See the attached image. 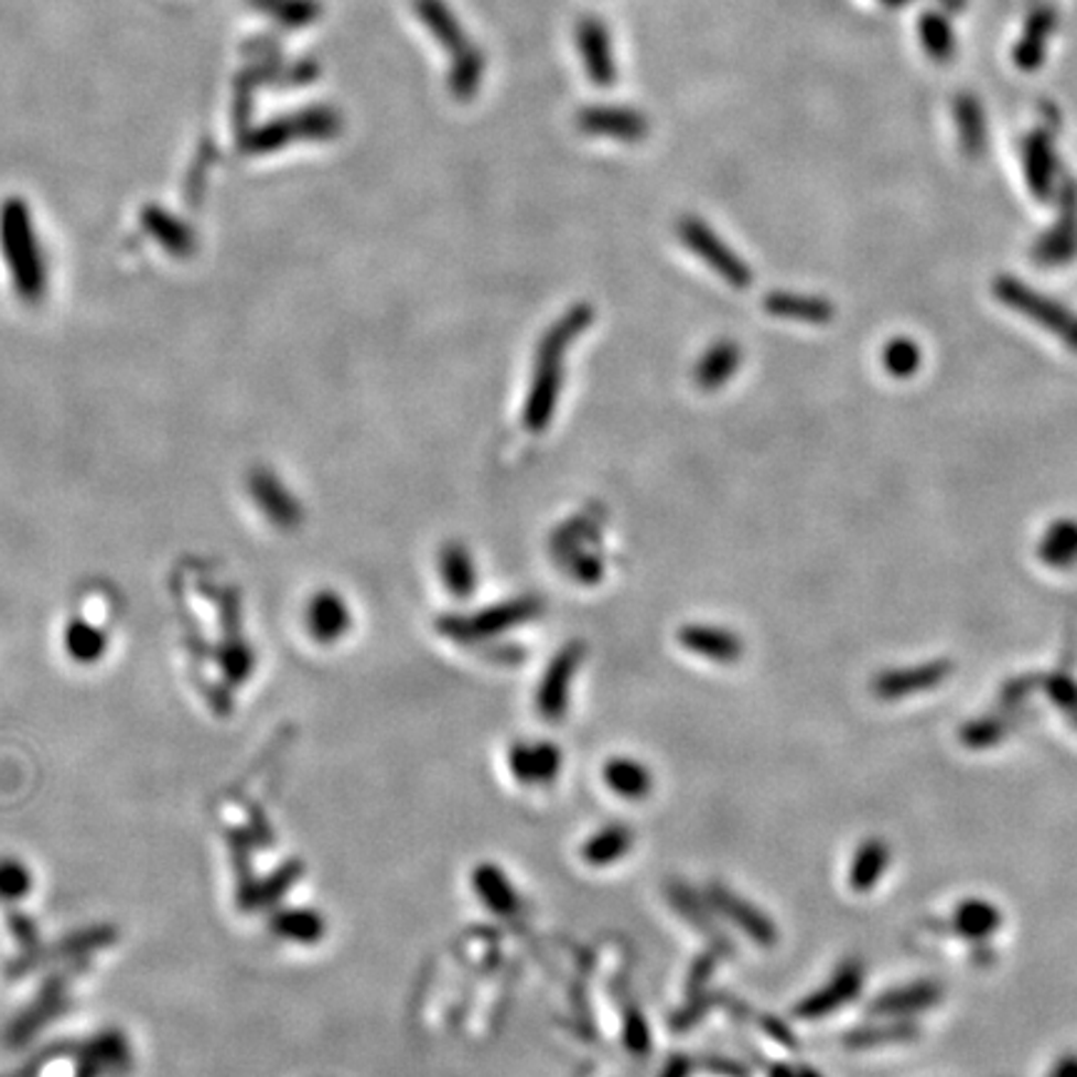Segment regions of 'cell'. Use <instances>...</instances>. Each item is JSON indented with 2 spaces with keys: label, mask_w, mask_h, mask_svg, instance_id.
<instances>
[{
  "label": "cell",
  "mask_w": 1077,
  "mask_h": 1077,
  "mask_svg": "<svg viewBox=\"0 0 1077 1077\" xmlns=\"http://www.w3.org/2000/svg\"><path fill=\"white\" fill-rule=\"evenodd\" d=\"M1000 923H1003L1000 911L988 901L960 903L956 908V915H952V926H956L960 936L968 940H986L1000 928Z\"/></svg>",
  "instance_id": "obj_20"
},
{
  "label": "cell",
  "mask_w": 1077,
  "mask_h": 1077,
  "mask_svg": "<svg viewBox=\"0 0 1077 1077\" xmlns=\"http://www.w3.org/2000/svg\"><path fill=\"white\" fill-rule=\"evenodd\" d=\"M1005 723L1000 721V719H980V721H973V723H968L966 729H962V743L970 748H986V746H993V743H998L1000 739L1005 736Z\"/></svg>",
  "instance_id": "obj_32"
},
{
  "label": "cell",
  "mask_w": 1077,
  "mask_h": 1077,
  "mask_svg": "<svg viewBox=\"0 0 1077 1077\" xmlns=\"http://www.w3.org/2000/svg\"><path fill=\"white\" fill-rule=\"evenodd\" d=\"M1027 173L1035 187H1045L1047 183V148L1043 138H1033L1027 146Z\"/></svg>",
  "instance_id": "obj_35"
},
{
  "label": "cell",
  "mask_w": 1077,
  "mask_h": 1077,
  "mask_svg": "<svg viewBox=\"0 0 1077 1077\" xmlns=\"http://www.w3.org/2000/svg\"><path fill=\"white\" fill-rule=\"evenodd\" d=\"M442 574L446 586L456 596H470L476 586V571L472 557L462 545H446L442 551Z\"/></svg>",
  "instance_id": "obj_23"
},
{
  "label": "cell",
  "mask_w": 1077,
  "mask_h": 1077,
  "mask_svg": "<svg viewBox=\"0 0 1077 1077\" xmlns=\"http://www.w3.org/2000/svg\"><path fill=\"white\" fill-rule=\"evenodd\" d=\"M577 128L596 138L642 142L649 136V118L634 108H622V105H591L577 116Z\"/></svg>",
  "instance_id": "obj_5"
},
{
  "label": "cell",
  "mask_w": 1077,
  "mask_h": 1077,
  "mask_svg": "<svg viewBox=\"0 0 1077 1077\" xmlns=\"http://www.w3.org/2000/svg\"><path fill=\"white\" fill-rule=\"evenodd\" d=\"M920 37L923 47L936 63H946L952 55V31L946 23V18L938 13H926L920 18Z\"/></svg>",
  "instance_id": "obj_28"
},
{
  "label": "cell",
  "mask_w": 1077,
  "mask_h": 1077,
  "mask_svg": "<svg viewBox=\"0 0 1077 1077\" xmlns=\"http://www.w3.org/2000/svg\"><path fill=\"white\" fill-rule=\"evenodd\" d=\"M679 644L686 651H691L696 656H703L707 661L721 664V666H733L743 659L746 654V644L739 634H733L731 628L723 626H711V624H686L679 634Z\"/></svg>",
  "instance_id": "obj_9"
},
{
  "label": "cell",
  "mask_w": 1077,
  "mask_h": 1077,
  "mask_svg": "<svg viewBox=\"0 0 1077 1077\" xmlns=\"http://www.w3.org/2000/svg\"><path fill=\"white\" fill-rule=\"evenodd\" d=\"M689 1070H691V1063L686 1060V1055H674L669 1065L664 1067L661 1077H689Z\"/></svg>",
  "instance_id": "obj_36"
},
{
  "label": "cell",
  "mask_w": 1077,
  "mask_h": 1077,
  "mask_svg": "<svg viewBox=\"0 0 1077 1077\" xmlns=\"http://www.w3.org/2000/svg\"><path fill=\"white\" fill-rule=\"evenodd\" d=\"M940 995H943V988L938 983H933V980H920V983L893 988L881 998H875L869 1008V1013L879 1017H908L940 1003Z\"/></svg>",
  "instance_id": "obj_13"
},
{
  "label": "cell",
  "mask_w": 1077,
  "mask_h": 1077,
  "mask_svg": "<svg viewBox=\"0 0 1077 1077\" xmlns=\"http://www.w3.org/2000/svg\"><path fill=\"white\" fill-rule=\"evenodd\" d=\"M948 674H950V664L946 661L908 666V669H891L875 676L871 683V691L883 701H898L903 696L933 689V686H938Z\"/></svg>",
  "instance_id": "obj_11"
},
{
  "label": "cell",
  "mask_w": 1077,
  "mask_h": 1077,
  "mask_svg": "<svg viewBox=\"0 0 1077 1077\" xmlns=\"http://www.w3.org/2000/svg\"><path fill=\"white\" fill-rule=\"evenodd\" d=\"M272 926L278 936L292 943H317L322 940V930H325V923H322L320 915H314L310 911L282 913L274 918Z\"/></svg>",
  "instance_id": "obj_25"
},
{
  "label": "cell",
  "mask_w": 1077,
  "mask_h": 1077,
  "mask_svg": "<svg viewBox=\"0 0 1077 1077\" xmlns=\"http://www.w3.org/2000/svg\"><path fill=\"white\" fill-rule=\"evenodd\" d=\"M956 118H958L962 146L968 150H978L980 142H983V116H980L978 103L970 98V95L958 98Z\"/></svg>",
  "instance_id": "obj_29"
},
{
  "label": "cell",
  "mask_w": 1077,
  "mask_h": 1077,
  "mask_svg": "<svg viewBox=\"0 0 1077 1077\" xmlns=\"http://www.w3.org/2000/svg\"><path fill=\"white\" fill-rule=\"evenodd\" d=\"M484 71H487V58H484L482 47L470 45L464 53L454 55L452 71H450V90L454 98L470 100L482 88Z\"/></svg>",
  "instance_id": "obj_21"
},
{
  "label": "cell",
  "mask_w": 1077,
  "mask_h": 1077,
  "mask_svg": "<svg viewBox=\"0 0 1077 1077\" xmlns=\"http://www.w3.org/2000/svg\"><path fill=\"white\" fill-rule=\"evenodd\" d=\"M472 888L492 913L504 915V918L519 913V893L497 863L476 865L472 871Z\"/></svg>",
  "instance_id": "obj_15"
},
{
  "label": "cell",
  "mask_w": 1077,
  "mask_h": 1077,
  "mask_svg": "<svg viewBox=\"0 0 1077 1077\" xmlns=\"http://www.w3.org/2000/svg\"><path fill=\"white\" fill-rule=\"evenodd\" d=\"M861 988H863V966L858 960H846L823 988L814 990V993H808L804 1000H800L794 1013L800 1020H821L851 1003V1000L861 993Z\"/></svg>",
  "instance_id": "obj_7"
},
{
  "label": "cell",
  "mask_w": 1077,
  "mask_h": 1077,
  "mask_svg": "<svg viewBox=\"0 0 1077 1077\" xmlns=\"http://www.w3.org/2000/svg\"><path fill=\"white\" fill-rule=\"evenodd\" d=\"M891 865V846L883 841V838H865V841L855 848V853L851 858V865H848V885L855 893H869L875 885L881 883V879L888 871Z\"/></svg>",
  "instance_id": "obj_16"
},
{
  "label": "cell",
  "mask_w": 1077,
  "mask_h": 1077,
  "mask_svg": "<svg viewBox=\"0 0 1077 1077\" xmlns=\"http://www.w3.org/2000/svg\"><path fill=\"white\" fill-rule=\"evenodd\" d=\"M634 831L624 823H612L591 833L581 846V861L591 869H606L628 855L634 848Z\"/></svg>",
  "instance_id": "obj_18"
},
{
  "label": "cell",
  "mask_w": 1077,
  "mask_h": 1077,
  "mask_svg": "<svg viewBox=\"0 0 1077 1077\" xmlns=\"http://www.w3.org/2000/svg\"><path fill=\"white\" fill-rule=\"evenodd\" d=\"M709 901L717 905V908L726 915V918L739 926L746 938L756 943L761 948H771L778 943V928L776 923L768 918V915L753 905L751 901L743 898L736 891H731L729 885L723 883H711L709 885Z\"/></svg>",
  "instance_id": "obj_6"
},
{
  "label": "cell",
  "mask_w": 1077,
  "mask_h": 1077,
  "mask_svg": "<svg viewBox=\"0 0 1077 1077\" xmlns=\"http://www.w3.org/2000/svg\"><path fill=\"white\" fill-rule=\"evenodd\" d=\"M561 766H564V753H561L557 743H531V786H551L559 778Z\"/></svg>",
  "instance_id": "obj_27"
},
{
  "label": "cell",
  "mask_w": 1077,
  "mask_h": 1077,
  "mask_svg": "<svg viewBox=\"0 0 1077 1077\" xmlns=\"http://www.w3.org/2000/svg\"><path fill=\"white\" fill-rule=\"evenodd\" d=\"M606 524V507L604 504H589V507L577 514V517L567 519L561 527L551 531L549 539V551L551 557L557 559V564H564L567 559H571L579 551L589 549L591 545H596L602 539V529Z\"/></svg>",
  "instance_id": "obj_10"
},
{
  "label": "cell",
  "mask_w": 1077,
  "mask_h": 1077,
  "mask_svg": "<svg viewBox=\"0 0 1077 1077\" xmlns=\"http://www.w3.org/2000/svg\"><path fill=\"white\" fill-rule=\"evenodd\" d=\"M561 567H564L567 574L581 586H594L604 577V559L602 554H596V551L591 549L579 551V554L567 559Z\"/></svg>",
  "instance_id": "obj_31"
},
{
  "label": "cell",
  "mask_w": 1077,
  "mask_h": 1077,
  "mask_svg": "<svg viewBox=\"0 0 1077 1077\" xmlns=\"http://www.w3.org/2000/svg\"><path fill=\"white\" fill-rule=\"evenodd\" d=\"M417 13L422 15L424 25L432 31L437 43H442V47H446L452 55H460L472 45L470 37L464 33V28L442 0H417Z\"/></svg>",
  "instance_id": "obj_19"
},
{
  "label": "cell",
  "mask_w": 1077,
  "mask_h": 1077,
  "mask_svg": "<svg viewBox=\"0 0 1077 1077\" xmlns=\"http://www.w3.org/2000/svg\"><path fill=\"white\" fill-rule=\"evenodd\" d=\"M1051 1077H1077V1055H1065L1063 1060H1057Z\"/></svg>",
  "instance_id": "obj_37"
},
{
  "label": "cell",
  "mask_w": 1077,
  "mask_h": 1077,
  "mask_svg": "<svg viewBox=\"0 0 1077 1077\" xmlns=\"http://www.w3.org/2000/svg\"><path fill=\"white\" fill-rule=\"evenodd\" d=\"M796 1077H821V1075H818L816 1070H811V1067H798Z\"/></svg>",
  "instance_id": "obj_39"
},
{
  "label": "cell",
  "mask_w": 1077,
  "mask_h": 1077,
  "mask_svg": "<svg viewBox=\"0 0 1077 1077\" xmlns=\"http://www.w3.org/2000/svg\"><path fill=\"white\" fill-rule=\"evenodd\" d=\"M586 656V644L584 642H569L561 646L554 654V659L547 666L545 676H541V683L537 689V699H534V707H537L539 717L547 723H561L569 711V696H571V683H574V676L581 669Z\"/></svg>",
  "instance_id": "obj_4"
},
{
  "label": "cell",
  "mask_w": 1077,
  "mask_h": 1077,
  "mask_svg": "<svg viewBox=\"0 0 1077 1077\" xmlns=\"http://www.w3.org/2000/svg\"><path fill=\"white\" fill-rule=\"evenodd\" d=\"M771 1077H796V1070L788 1065H776L774 1070H771Z\"/></svg>",
  "instance_id": "obj_38"
},
{
  "label": "cell",
  "mask_w": 1077,
  "mask_h": 1077,
  "mask_svg": "<svg viewBox=\"0 0 1077 1077\" xmlns=\"http://www.w3.org/2000/svg\"><path fill=\"white\" fill-rule=\"evenodd\" d=\"M604 784L624 800H644L654 790L651 768L632 756H612L604 764Z\"/></svg>",
  "instance_id": "obj_17"
},
{
  "label": "cell",
  "mask_w": 1077,
  "mask_h": 1077,
  "mask_svg": "<svg viewBox=\"0 0 1077 1077\" xmlns=\"http://www.w3.org/2000/svg\"><path fill=\"white\" fill-rule=\"evenodd\" d=\"M624 1037H626L628 1051H634L638 1055L649 1051V1025H646V1020L642 1013H638V1010H628L626 1013Z\"/></svg>",
  "instance_id": "obj_34"
},
{
  "label": "cell",
  "mask_w": 1077,
  "mask_h": 1077,
  "mask_svg": "<svg viewBox=\"0 0 1077 1077\" xmlns=\"http://www.w3.org/2000/svg\"><path fill=\"white\" fill-rule=\"evenodd\" d=\"M883 362H885V369H888L891 375L908 377L920 365V349L905 337L893 340L883 352Z\"/></svg>",
  "instance_id": "obj_30"
},
{
  "label": "cell",
  "mask_w": 1077,
  "mask_h": 1077,
  "mask_svg": "<svg viewBox=\"0 0 1077 1077\" xmlns=\"http://www.w3.org/2000/svg\"><path fill=\"white\" fill-rule=\"evenodd\" d=\"M1051 28H1053V15L1047 11H1037L1031 18V23H1027L1025 33L1015 47V65H1020L1023 71H1033L1041 65Z\"/></svg>",
  "instance_id": "obj_24"
},
{
  "label": "cell",
  "mask_w": 1077,
  "mask_h": 1077,
  "mask_svg": "<svg viewBox=\"0 0 1077 1077\" xmlns=\"http://www.w3.org/2000/svg\"><path fill=\"white\" fill-rule=\"evenodd\" d=\"M676 235L679 240L689 247V250L701 257L713 272L721 274L731 288L746 290L753 274L751 267L741 260V257L731 250V247L721 240V237L711 230V227L696 215H683L679 223H676Z\"/></svg>",
  "instance_id": "obj_3"
},
{
  "label": "cell",
  "mask_w": 1077,
  "mask_h": 1077,
  "mask_svg": "<svg viewBox=\"0 0 1077 1077\" xmlns=\"http://www.w3.org/2000/svg\"><path fill=\"white\" fill-rule=\"evenodd\" d=\"M33 871L15 855L0 858V901L18 903L33 891Z\"/></svg>",
  "instance_id": "obj_26"
},
{
  "label": "cell",
  "mask_w": 1077,
  "mask_h": 1077,
  "mask_svg": "<svg viewBox=\"0 0 1077 1077\" xmlns=\"http://www.w3.org/2000/svg\"><path fill=\"white\" fill-rule=\"evenodd\" d=\"M545 612H547L545 599L537 594H524V596L509 599V602L494 604L474 616H446L440 622V628L446 636H452L454 642L474 644V642H482V638L499 636L514 626L529 624Z\"/></svg>",
  "instance_id": "obj_2"
},
{
  "label": "cell",
  "mask_w": 1077,
  "mask_h": 1077,
  "mask_svg": "<svg viewBox=\"0 0 1077 1077\" xmlns=\"http://www.w3.org/2000/svg\"><path fill=\"white\" fill-rule=\"evenodd\" d=\"M764 310L774 314V317L806 322V325H828L836 314V308L826 298L786 290L768 292L764 300Z\"/></svg>",
  "instance_id": "obj_14"
},
{
  "label": "cell",
  "mask_w": 1077,
  "mask_h": 1077,
  "mask_svg": "<svg viewBox=\"0 0 1077 1077\" xmlns=\"http://www.w3.org/2000/svg\"><path fill=\"white\" fill-rule=\"evenodd\" d=\"M577 45L581 58H584V71L594 88H612L616 80V63L612 51V37L602 18L584 15L577 23Z\"/></svg>",
  "instance_id": "obj_8"
},
{
  "label": "cell",
  "mask_w": 1077,
  "mask_h": 1077,
  "mask_svg": "<svg viewBox=\"0 0 1077 1077\" xmlns=\"http://www.w3.org/2000/svg\"><path fill=\"white\" fill-rule=\"evenodd\" d=\"M669 895H671V901H674L676 908H679L683 915H689V920L693 923L696 928L711 930V920L707 918V913H703L699 908V901L693 898L689 888H683V885H671Z\"/></svg>",
  "instance_id": "obj_33"
},
{
  "label": "cell",
  "mask_w": 1077,
  "mask_h": 1077,
  "mask_svg": "<svg viewBox=\"0 0 1077 1077\" xmlns=\"http://www.w3.org/2000/svg\"><path fill=\"white\" fill-rule=\"evenodd\" d=\"M743 352L733 340H717L709 349L703 352L699 362L693 365V385L701 389V392H717V389L726 387L729 379L736 375L741 367Z\"/></svg>",
  "instance_id": "obj_12"
},
{
  "label": "cell",
  "mask_w": 1077,
  "mask_h": 1077,
  "mask_svg": "<svg viewBox=\"0 0 1077 1077\" xmlns=\"http://www.w3.org/2000/svg\"><path fill=\"white\" fill-rule=\"evenodd\" d=\"M591 322H594V308L589 302H577L539 340L527 405L521 414L529 432H545L554 419L561 387H564V355L571 342L591 327Z\"/></svg>",
  "instance_id": "obj_1"
},
{
  "label": "cell",
  "mask_w": 1077,
  "mask_h": 1077,
  "mask_svg": "<svg viewBox=\"0 0 1077 1077\" xmlns=\"http://www.w3.org/2000/svg\"><path fill=\"white\" fill-rule=\"evenodd\" d=\"M915 1035H918V1027H915L913 1023H908V1020H895V1023L855 1027V1031L846 1033L843 1043L848 1047H855V1051H865V1047L911 1043V1041H915Z\"/></svg>",
  "instance_id": "obj_22"
}]
</instances>
